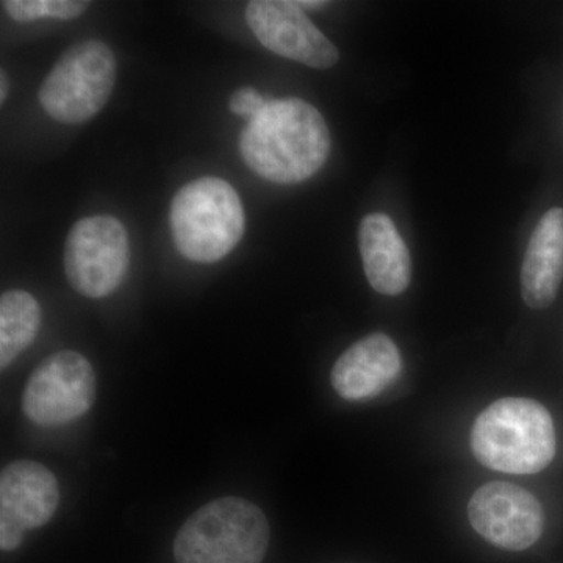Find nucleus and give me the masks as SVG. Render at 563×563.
I'll return each instance as SVG.
<instances>
[{
    "mask_svg": "<svg viewBox=\"0 0 563 563\" xmlns=\"http://www.w3.org/2000/svg\"><path fill=\"white\" fill-rule=\"evenodd\" d=\"M242 155L252 172L274 184H299L320 172L331 133L320 111L301 99H277L247 122Z\"/></svg>",
    "mask_w": 563,
    "mask_h": 563,
    "instance_id": "1",
    "label": "nucleus"
},
{
    "mask_svg": "<svg viewBox=\"0 0 563 563\" xmlns=\"http://www.w3.org/2000/svg\"><path fill=\"white\" fill-rule=\"evenodd\" d=\"M472 450L477 462L495 472H543L558 450L553 417L533 399H498L474 421Z\"/></svg>",
    "mask_w": 563,
    "mask_h": 563,
    "instance_id": "2",
    "label": "nucleus"
},
{
    "mask_svg": "<svg viewBox=\"0 0 563 563\" xmlns=\"http://www.w3.org/2000/svg\"><path fill=\"white\" fill-rule=\"evenodd\" d=\"M269 544L265 514L246 499L225 496L201 507L174 542L177 563H262Z\"/></svg>",
    "mask_w": 563,
    "mask_h": 563,
    "instance_id": "3",
    "label": "nucleus"
},
{
    "mask_svg": "<svg viewBox=\"0 0 563 563\" xmlns=\"http://www.w3.org/2000/svg\"><path fill=\"white\" fill-rule=\"evenodd\" d=\"M169 224L184 257L214 263L240 243L246 220L242 199L231 184L218 177H202L174 196Z\"/></svg>",
    "mask_w": 563,
    "mask_h": 563,
    "instance_id": "4",
    "label": "nucleus"
},
{
    "mask_svg": "<svg viewBox=\"0 0 563 563\" xmlns=\"http://www.w3.org/2000/svg\"><path fill=\"white\" fill-rule=\"evenodd\" d=\"M117 80L113 52L101 41L69 47L40 90V102L52 120L80 124L99 113Z\"/></svg>",
    "mask_w": 563,
    "mask_h": 563,
    "instance_id": "5",
    "label": "nucleus"
},
{
    "mask_svg": "<svg viewBox=\"0 0 563 563\" xmlns=\"http://www.w3.org/2000/svg\"><path fill=\"white\" fill-rule=\"evenodd\" d=\"M129 268V235L113 217L85 218L70 229L65 247L66 277L74 290L101 299L120 287Z\"/></svg>",
    "mask_w": 563,
    "mask_h": 563,
    "instance_id": "6",
    "label": "nucleus"
},
{
    "mask_svg": "<svg viewBox=\"0 0 563 563\" xmlns=\"http://www.w3.org/2000/svg\"><path fill=\"white\" fill-rule=\"evenodd\" d=\"M96 399L91 363L74 351L41 362L22 393V410L43 428H57L84 417Z\"/></svg>",
    "mask_w": 563,
    "mask_h": 563,
    "instance_id": "7",
    "label": "nucleus"
},
{
    "mask_svg": "<svg viewBox=\"0 0 563 563\" xmlns=\"http://www.w3.org/2000/svg\"><path fill=\"white\" fill-rule=\"evenodd\" d=\"M468 517L474 531L507 551H525L539 542L544 510L531 492L510 483H490L470 499Z\"/></svg>",
    "mask_w": 563,
    "mask_h": 563,
    "instance_id": "8",
    "label": "nucleus"
},
{
    "mask_svg": "<svg viewBox=\"0 0 563 563\" xmlns=\"http://www.w3.org/2000/svg\"><path fill=\"white\" fill-rule=\"evenodd\" d=\"M246 21L266 49L314 69L336 65L340 54L318 31L296 2L254 0L247 3Z\"/></svg>",
    "mask_w": 563,
    "mask_h": 563,
    "instance_id": "9",
    "label": "nucleus"
},
{
    "mask_svg": "<svg viewBox=\"0 0 563 563\" xmlns=\"http://www.w3.org/2000/svg\"><path fill=\"white\" fill-rule=\"evenodd\" d=\"M60 501L54 474L32 461L5 466L0 476V547L13 551L25 531L41 528L54 517Z\"/></svg>",
    "mask_w": 563,
    "mask_h": 563,
    "instance_id": "10",
    "label": "nucleus"
},
{
    "mask_svg": "<svg viewBox=\"0 0 563 563\" xmlns=\"http://www.w3.org/2000/svg\"><path fill=\"white\" fill-rule=\"evenodd\" d=\"M401 368V354L390 336L373 333L343 352L332 368V387L346 401H369L395 384Z\"/></svg>",
    "mask_w": 563,
    "mask_h": 563,
    "instance_id": "11",
    "label": "nucleus"
},
{
    "mask_svg": "<svg viewBox=\"0 0 563 563\" xmlns=\"http://www.w3.org/2000/svg\"><path fill=\"white\" fill-rule=\"evenodd\" d=\"M358 242L363 268L374 290L387 296L406 291L412 279V261L390 218L383 213L363 218Z\"/></svg>",
    "mask_w": 563,
    "mask_h": 563,
    "instance_id": "12",
    "label": "nucleus"
},
{
    "mask_svg": "<svg viewBox=\"0 0 563 563\" xmlns=\"http://www.w3.org/2000/svg\"><path fill=\"white\" fill-rule=\"evenodd\" d=\"M563 280V209L540 220L521 266V292L531 309H547L558 298Z\"/></svg>",
    "mask_w": 563,
    "mask_h": 563,
    "instance_id": "13",
    "label": "nucleus"
},
{
    "mask_svg": "<svg viewBox=\"0 0 563 563\" xmlns=\"http://www.w3.org/2000/svg\"><path fill=\"white\" fill-rule=\"evenodd\" d=\"M40 324V303L31 292H3L0 298V366L3 369L31 346Z\"/></svg>",
    "mask_w": 563,
    "mask_h": 563,
    "instance_id": "14",
    "label": "nucleus"
},
{
    "mask_svg": "<svg viewBox=\"0 0 563 563\" xmlns=\"http://www.w3.org/2000/svg\"><path fill=\"white\" fill-rule=\"evenodd\" d=\"M2 5L11 20L18 22L38 21L43 18L68 21L85 13L90 7V2H80V0H5Z\"/></svg>",
    "mask_w": 563,
    "mask_h": 563,
    "instance_id": "15",
    "label": "nucleus"
},
{
    "mask_svg": "<svg viewBox=\"0 0 563 563\" xmlns=\"http://www.w3.org/2000/svg\"><path fill=\"white\" fill-rule=\"evenodd\" d=\"M265 98L254 88L244 87L233 92L231 98V110L239 117L254 120L257 114L266 107Z\"/></svg>",
    "mask_w": 563,
    "mask_h": 563,
    "instance_id": "16",
    "label": "nucleus"
},
{
    "mask_svg": "<svg viewBox=\"0 0 563 563\" xmlns=\"http://www.w3.org/2000/svg\"><path fill=\"white\" fill-rule=\"evenodd\" d=\"M7 95H9V77H7L5 70L0 73V101H5Z\"/></svg>",
    "mask_w": 563,
    "mask_h": 563,
    "instance_id": "17",
    "label": "nucleus"
},
{
    "mask_svg": "<svg viewBox=\"0 0 563 563\" xmlns=\"http://www.w3.org/2000/svg\"><path fill=\"white\" fill-rule=\"evenodd\" d=\"M296 5L299 9H320V7L325 5V2H318V0H306V2H301V0H296Z\"/></svg>",
    "mask_w": 563,
    "mask_h": 563,
    "instance_id": "18",
    "label": "nucleus"
}]
</instances>
